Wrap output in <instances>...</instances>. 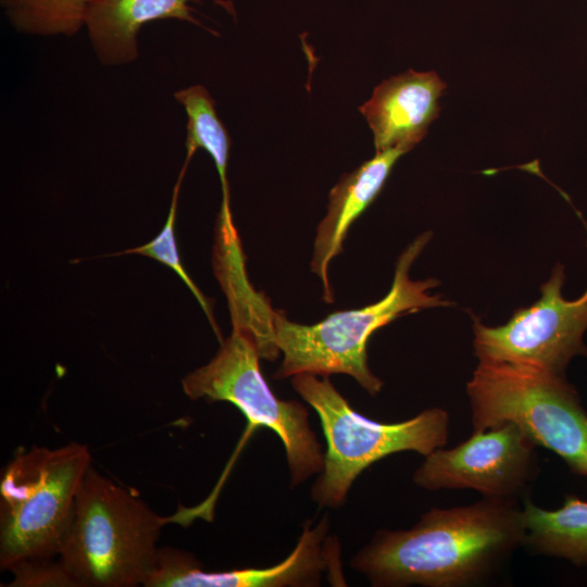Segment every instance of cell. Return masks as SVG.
Masks as SVG:
<instances>
[{
    "instance_id": "obj_7",
    "label": "cell",
    "mask_w": 587,
    "mask_h": 587,
    "mask_svg": "<svg viewBox=\"0 0 587 587\" xmlns=\"http://www.w3.org/2000/svg\"><path fill=\"white\" fill-rule=\"evenodd\" d=\"M259 358L253 336L233 326L214 358L183 378V390L191 400L229 402L245 415L249 426L274 430L285 446L291 486H296L321 473L324 454L310 427L307 408L273 394L262 376Z\"/></svg>"
},
{
    "instance_id": "obj_8",
    "label": "cell",
    "mask_w": 587,
    "mask_h": 587,
    "mask_svg": "<svg viewBox=\"0 0 587 587\" xmlns=\"http://www.w3.org/2000/svg\"><path fill=\"white\" fill-rule=\"evenodd\" d=\"M587 232V222L580 216ZM565 267L557 264L540 287V298L516 310L500 326L474 319V351L478 361H501L539 367L564 375L570 361L587 358V289L577 299L562 295Z\"/></svg>"
},
{
    "instance_id": "obj_11",
    "label": "cell",
    "mask_w": 587,
    "mask_h": 587,
    "mask_svg": "<svg viewBox=\"0 0 587 587\" xmlns=\"http://www.w3.org/2000/svg\"><path fill=\"white\" fill-rule=\"evenodd\" d=\"M446 88L437 73L413 70L377 85L359 109L373 133L376 152L413 149L437 118Z\"/></svg>"
},
{
    "instance_id": "obj_1",
    "label": "cell",
    "mask_w": 587,
    "mask_h": 587,
    "mask_svg": "<svg viewBox=\"0 0 587 587\" xmlns=\"http://www.w3.org/2000/svg\"><path fill=\"white\" fill-rule=\"evenodd\" d=\"M524 541L519 501L483 497L433 508L410 529L378 530L350 564L377 587L471 586L491 577Z\"/></svg>"
},
{
    "instance_id": "obj_5",
    "label": "cell",
    "mask_w": 587,
    "mask_h": 587,
    "mask_svg": "<svg viewBox=\"0 0 587 587\" xmlns=\"http://www.w3.org/2000/svg\"><path fill=\"white\" fill-rule=\"evenodd\" d=\"M295 390L316 411L327 442L324 466L311 491L321 507L338 508L358 475L386 455L415 451L424 457L447 444L449 414L429 408L400 423H378L355 412L327 376H292Z\"/></svg>"
},
{
    "instance_id": "obj_6",
    "label": "cell",
    "mask_w": 587,
    "mask_h": 587,
    "mask_svg": "<svg viewBox=\"0 0 587 587\" xmlns=\"http://www.w3.org/2000/svg\"><path fill=\"white\" fill-rule=\"evenodd\" d=\"M91 465L88 447L70 442L17 453L0 480V567L58 557L80 483Z\"/></svg>"
},
{
    "instance_id": "obj_3",
    "label": "cell",
    "mask_w": 587,
    "mask_h": 587,
    "mask_svg": "<svg viewBox=\"0 0 587 587\" xmlns=\"http://www.w3.org/2000/svg\"><path fill=\"white\" fill-rule=\"evenodd\" d=\"M168 521L90 465L58 557L78 587L145 585Z\"/></svg>"
},
{
    "instance_id": "obj_16",
    "label": "cell",
    "mask_w": 587,
    "mask_h": 587,
    "mask_svg": "<svg viewBox=\"0 0 587 587\" xmlns=\"http://www.w3.org/2000/svg\"><path fill=\"white\" fill-rule=\"evenodd\" d=\"M93 0H0L15 30L32 36H73L85 27Z\"/></svg>"
},
{
    "instance_id": "obj_4",
    "label": "cell",
    "mask_w": 587,
    "mask_h": 587,
    "mask_svg": "<svg viewBox=\"0 0 587 587\" xmlns=\"http://www.w3.org/2000/svg\"><path fill=\"white\" fill-rule=\"evenodd\" d=\"M473 430L510 422L587 477V412L564 375L524 364L478 361L466 384Z\"/></svg>"
},
{
    "instance_id": "obj_10",
    "label": "cell",
    "mask_w": 587,
    "mask_h": 587,
    "mask_svg": "<svg viewBox=\"0 0 587 587\" xmlns=\"http://www.w3.org/2000/svg\"><path fill=\"white\" fill-rule=\"evenodd\" d=\"M328 519L305 527L289 557L272 567L207 572L190 553L159 548L146 587H287L317 586L330 566L339 567L337 541L328 535Z\"/></svg>"
},
{
    "instance_id": "obj_15",
    "label": "cell",
    "mask_w": 587,
    "mask_h": 587,
    "mask_svg": "<svg viewBox=\"0 0 587 587\" xmlns=\"http://www.w3.org/2000/svg\"><path fill=\"white\" fill-rule=\"evenodd\" d=\"M174 98L183 107L187 116L185 161L190 162L199 149L208 152L220 176L222 204L230 205L226 172L232 140L216 113L214 99L202 85H191L177 90L174 92Z\"/></svg>"
},
{
    "instance_id": "obj_2",
    "label": "cell",
    "mask_w": 587,
    "mask_h": 587,
    "mask_svg": "<svg viewBox=\"0 0 587 587\" xmlns=\"http://www.w3.org/2000/svg\"><path fill=\"white\" fill-rule=\"evenodd\" d=\"M430 237V232L423 233L404 249L397 260L390 290L375 303L337 311L312 325L291 322L283 312L272 310L273 340L284 354L274 378L300 373L347 374L370 395H377L383 382L371 372L366 353L367 340L373 333L409 313L452 305L440 295H432L430 290L438 285L436 279L413 280L410 277L412 264Z\"/></svg>"
},
{
    "instance_id": "obj_17",
    "label": "cell",
    "mask_w": 587,
    "mask_h": 587,
    "mask_svg": "<svg viewBox=\"0 0 587 587\" xmlns=\"http://www.w3.org/2000/svg\"><path fill=\"white\" fill-rule=\"evenodd\" d=\"M188 164H189L188 162L186 161L184 162L182 171L173 188L170 211H168L165 224L162 230L160 232V234L154 239L147 242L146 245L125 250L123 252H120L118 254L137 253L141 255H146L172 268L183 279V282L189 288L193 297L197 299L198 303L204 311L211 326L213 327L214 333L216 334L220 341H222L221 334H220L218 327L216 325V322L213 315L212 303L200 291L198 286L193 283V280L190 278L188 273L185 271L180 262V257L178 253V249H177L176 240L174 236V223H175V217H176V212H177L179 190H180V185H182L184 175L186 173V170L188 167Z\"/></svg>"
},
{
    "instance_id": "obj_9",
    "label": "cell",
    "mask_w": 587,
    "mask_h": 587,
    "mask_svg": "<svg viewBox=\"0 0 587 587\" xmlns=\"http://www.w3.org/2000/svg\"><path fill=\"white\" fill-rule=\"evenodd\" d=\"M537 447L510 422L473 430L458 446L425 455L413 482L427 490L473 489L485 498L519 501L538 474Z\"/></svg>"
},
{
    "instance_id": "obj_14",
    "label": "cell",
    "mask_w": 587,
    "mask_h": 587,
    "mask_svg": "<svg viewBox=\"0 0 587 587\" xmlns=\"http://www.w3.org/2000/svg\"><path fill=\"white\" fill-rule=\"evenodd\" d=\"M522 510L524 548L535 554L566 559L575 566L587 565V500L566 495L555 510L527 500Z\"/></svg>"
},
{
    "instance_id": "obj_13",
    "label": "cell",
    "mask_w": 587,
    "mask_h": 587,
    "mask_svg": "<svg viewBox=\"0 0 587 587\" xmlns=\"http://www.w3.org/2000/svg\"><path fill=\"white\" fill-rule=\"evenodd\" d=\"M407 152L404 148L376 152L374 158L342 175L330 190L326 215L317 226L311 260V271L322 283L326 302H333L328 279L330 261L342 251L349 227L375 200L394 165Z\"/></svg>"
},
{
    "instance_id": "obj_12",
    "label": "cell",
    "mask_w": 587,
    "mask_h": 587,
    "mask_svg": "<svg viewBox=\"0 0 587 587\" xmlns=\"http://www.w3.org/2000/svg\"><path fill=\"white\" fill-rule=\"evenodd\" d=\"M235 16L232 0H211ZM202 0H93L85 28L97 60L104 66H122L139 55L138 34L150 22L174 18L197 25L213 35L195 15L190 3Z\"/></svg>"
},
{
    "instance_id": "obj_18",
    "label": "cell",
    "mask_w": 587,
    "mask_h": 587,
    "mask_svg": "<svg viewBox=\"0 0 587 587\" xmlns=\"http://www.w3.org/2000/svg\"><path fill=\"white\" fill-rule=\"evenodd\" d=\"M29 558L9 569L13 579L10 587H78L58 557Z\"/></svg>"
}]
</instances>
